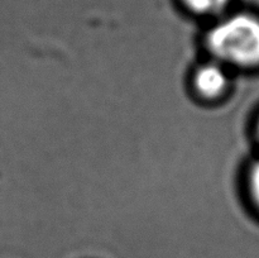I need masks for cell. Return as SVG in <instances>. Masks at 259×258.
<instances>
[{
    "label": "cell",
    "mask_w": 259,
    "mask_h": 258,
    "mask_svg": "<svg viewBox=\"0 0 259 258\" xmlns=\"http://www.w3.org/2000/svg\"><path fill=\"white\" fill-rule=\"evenodd\" d=\"M206 46L223 62L240 67L259 65V19L247 13L223 18L207 32Z\"/></svg>",
    "instance_id": "6da1fadb"
},
{
    "label": "cell",
    "mask_w": 259,
    "mask_h": 258,
    "mask_svg": "<svg viewBox=\"0 0 259 258\" xmlns=\"http://www.w3.org/2000/svg\"><path fill=\"white\" fill-rule=\"evenodd\" d=\"M194 88L200 96L212 99L225 90L228 83L227 73L219 63L209 62L200 66L194 73Z\"/></svg>",
    "instance_id": "7a4b0ae2"
},
{
    "label": "cell",
    "mask_w": 259,
    "mask_h": 258,
    "mask_svg": "<svg viewBox=\"0 0 259 258\" xmlns=\"http://www.w3.org/2000/svg\"><path fill=\"white\" fill-rule=\"evenodd\" d=\"M182 3L197 15H218L227 9L230 0H182Z\"/></svg>",
    "instance_id": "3957f363"
},
{
    "label": "cell",
    "mask_w": 259,
    "mask_h": 258,
    "mask_svg": "<svg viewBox=\"0 0 259 258\" xmlns=\"http://www.w3.org/2000/svg\"><path fill=\"white\" fill-rule=\"evenodd\" d=\"M249 186L253 195V199L255 200V202H257V205L259 206V162L253 166L252 171H250Z\"/></svg>",
    "instance_id": "277c9868"
},
{
    "label": "cell",
    "mask_w": 259,
    "mask_h": 258,
    "mask_svg": "<svg viewBox=\"0 0 259 258\" xmlns=\"http://www.w3.org/2000/svg\"><path fill=\"white\" fill-rule=\"evenodd\" d=\"M258 133H259V123H258Z\"/></svg>",
    "instance_id": "5b68a950"
}]
</instances>
